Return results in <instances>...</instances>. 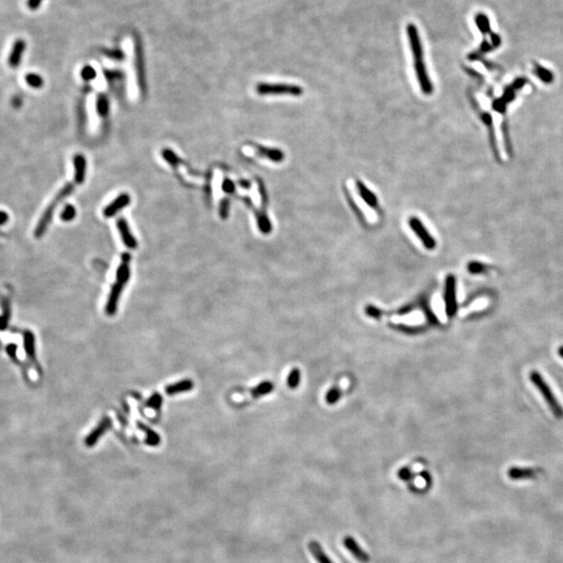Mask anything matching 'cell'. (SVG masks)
Returning a JSON list of instances; mask_svg holds the SVG:
<instances>
[{
    "instance_id": "6da1fadb",
    "label": "cell",
    "mask_w": 563,
    "mask_h": 563,
    "mask_svg": "<svg viewBox=\"0 0 563 563\" xmlns=\"http://www.w3.org/2000/svg\"><path fill=\"white\" fill-rule=\"evenodd\" d=\"M130 260L131 257L129 253L122 254L121 261L116 271V282L112 286L106 306V313L109 316H114L117 312L119 298L130 276Z\"/></svg>"
},
{
    "instance_id": "7a4b0ae2",
    "label": "cell",
    "mask_w": 563,
    "mask_h": 563,
    "mask_svg": "<svg viewBox=\"0 0 563 563\" xmlns=\"http://www.w3.org/2000/svg\"><path fill=\"white\" fill-rule=\"evenodd\" d=\"M529 378H530V381L532 382V384L536 387V389L539 391L540 394L542 395L543 399L546 400L547 405L549 406L550 410L552 411V413L554 414V416L557 418H563V408L560 405V403L558 402V399L556 398L555 394L553 393L550 385L547 383L546 380L543 379V377L538 373L537 370H533V371H531Z\"/></svg>"
},
{
    "instance_id": "3957f363",
    "label": "cell",
    "mask_w": 563,
    "mask_h": 563,
    "mask_svg": "<svg viewBox=\"0 0 563 563\" xmlns=\"http://www.w3.org/2000/svg\"><path fill=\"white\" fill-rule=\"evenodd\" d=\"M73 190H74V185L69 183V184H67L65 187H63L60 192L56 194V196L54 197V199L52 200L51 204L49 205V207L46 209V211L44 212L43 216L40 219L39 223H38V225H37L36 233H35L36 237L39 238L45 233L47 226L49 225V223L51 221V218H52V214L54 212V210L56 209V207H58V205L62 202L64 198H66L67 196H69L73 192Z\"/></svg>"
},
{
    "instance_id": "277c9868",
    "label": "cell",
    "mask_w": 563,
    "mask_h": 563,
    "mask_svg": "<svg viewBox=\"0 0 563 563\" xmlns=\"http://www.w3.org/2000/svg\"><path fill=\"white\" fill-rule=\"evenodd\" d=\"M257 92L261 95L289 94L293 95V96H300V95L303 94V90L302 87L297 85L261 83L257 86Z\"/></svg>"
},
{
    "instance_id": "5b68a950",
    "label": "cell",
    "mask_w": 563,
    "mask_h": 563,
    "mask_svg": "<svg viewBox=\"0 0 563 563\" xmlns=\"http://www.w3.org/2000/svg\"><path fill=\"white\" fill-rule=\"evenodd\" d=\"M135 67H136V73H137L140 91L142 95H145L147 87L145 63H144V54H143L142 43L139 36L135 37Z\"/></svg>"
},
{
    "instance_id": "8992f818",
    "label": "cell",
    "mask_w": 563,
    "mask_h": 563,
    "mask_svg": "<svg viewBox=\"0 0 563 563\" xmlns=\"http://www.w3.org/2000/svg\"><path fill=\"white\" fill-rule=\"evenodd\" d=\"M445 312L450 318L454 317L457 313V299H456V278L453 274H448L445 279L444 290Z\"/></svg>"
},
{
    "instance_id": "52a82bcc",
    "label": "cell",
    "mask_w": 563,
    "mask_h": 563,
    "mask_svg": "<svg viewBox=\"0 0 563 563\" xmlns=\"http://www.w3.org/2000/svg\"><path fill=\"white\" fill-rule=\"evenodd\" d=\"M409 226L411 227V230L416 234V236L421 239V241L423 242V244L425 245V247L427 250H434L436 247V241L433 238V236L428 232L427 227L425 226V224L421 221V219L412 216L409 218Z\"/></svg>"
},
{
    "instance_id": "ba28073f",
    "label": "cell",
    "mask_w": 563,
    "mask_h": 563,
    "mask_svg": "<svg viewBox=\"0 0 563 563\" xmlns=\"http://www.w3.org/2000/svg\"><path fill=\"white\" fill-rule=\"evenodd\" d=\"M407 34L409 38V44L411 47L412 55L414 58V63H423L424 62V51H423V45L421 42V38H419L417 27L413 24L410 23L407 26Z\"/></svg>"
},
{
    "instance_id": "9c48e42d",
    "label": "cell",
    "mask_w": 563,
    "mask_h": 563,
    "mask_svg": "<svg viewBox=\"0 0 563 563\" xmlns=\"http://www.w3.org/2000/svg\"><path fill=\"white\" fill-rule=\"evenodd\" d=\"M22 335H23V342H24V349L26 352V356L28 361L31 362V364L36 368L37 373H39L40 375L42 374L41 371V366L39 365V362H38L37 358H36V346H35V335L33 334V332L25 330L22 332Z\"/></svg>"
},
{
    "instance_id": "30bf717a",
    "label": "cell",
    "mask_w": 563,
    "mask_h": 563,
    "mask_svg": "<svg viewBox=\"0 0 563 563\" xmlns=\"http://www.w3.org/2000/svg\"><path fill=\"white\" fill-rule=\"evenodd\" d=\"M112 427V419L109 416H103L99 422L98 426L94 428V430L85 438V444L88 447H92L98 442L100 437L106 434Z\"/></svg>"
},
{
    "instance_id": "8fae6325",
    "label": "cell",
    "mask_w": 563,
    "mask_h": 563,
    "mask_svg": "<svg viewBox=\"0 0 563 563\" xmlns=\"http://www.w3.org/2000/svg\"><path fill=\"white\" fill-rule=\"evenodd\" d=\"M130 203V196L127 193H122L120 195L117 196V198L115 200H113V202L107 206L106 208L103 209V216L110 218L113 217L114 215H116L120 210L125 209L126 207H128Z\"/></svg>"
},
{
    "instance_id": "7c38bea8",
    "label": "cell",
    "mask_w": 563,
    "mask_h": 563,
    "mask_svg": "<svg viewBox=\"0 0 563 563\" xmlns=\"http://www.w3.org/2000/svg\"><path fill=\"white\" fill-rule=\"evenodd\" d=\"M116 224H117L118 231H119V233H120V235H121L122 241H123V243L126 244V246L128 247V249H130V250L137 249L138 242H137V240L135 239V237L132 236V234H131V232H130V226H129V224H128L126 219L122 218V217H121V218H118Z\"/></svg>"
},
{
    "instance_id": "4fadbf2b",
    "label": "cell",
    "mask_w": 563,
    "mask_h": 563,
    "mask_svg": "<svg viewBox=\"0 0 563 563\" xmlns=\"http://www.w3.org/2000/svg\"><path fill=\"white\" fill-rule=\"evenodd\" d=\"M343 545H345L346 549H347L350 552V554L360 562L367 563L370 560L369 555L359 546V543L351 536H346L343 538Z\"/></svg>"
},
{
    "instance_id": "5bb4252c",
    "label": "cell",
    "mask_w": 563,
    "mask_h": 563,
    "mask_svg": "<svg viewBox=\"0 0 563 563\" xmlns=\"http://www.w3.org/2000/svg\"><path fill=\"white\" fill-rule=\"evenodd\" d=\"M538 472L535 469H529V467H511L508 470V476L512 480H524L536 478Z\"/></svg>"
},
{
    "instance_id": "9a60e30c",
    "label": "cell",
    "mask_w": 563,
    "mask_h": 563,
    "mask_svg": "<svg viewBox=\"0 0 563 563\" xmlns=\"http://www.w3.org/2000/svg\"><path fill=\"white\" fill-rule=\"evenodd\" d=\"M25 46H26L25 42L21 39L17 40L14 43L12 51H11V53H9V56H8V64H9V66L13 67V68H16V67L20 65V63L22 61V56H23L24 50H25Z\"/></svg>"
},
{
    "instance_id": "2e32d148",
    "label": "cell",
    "mask_w": 563,
    "mask_h": 563,
    "mask_svg": "<svg viewBox=\"0 0 563 563\" xmlns=\"http://www.w3.org/2000/svg\"><path fill=\"white\" fill-rule=\"evenodd\" d=\"M356 186H357L359 195L366 203V205H368L371 208H377L378 204H379V200H378L376 194L373 192V191L369 190L367 188V186L359 179L356 180Z\"/></svg>"
},
{
    "instance_id": "e0dca14e",
    "label": "cell",
    "mask_w": 563,
    "mask_h": 563,
    "mask_svg": "<svg viewBox=\"0 0 563 563\" xmlns=\"http://www.w3.org/2000/svg\"><path fill=\"white\" fill-rule=\"evenodd\" d=\"M254 148L257 150V154L259 155L260 157H264V158L268 159L272 162H282L285 158L284 152L281 149L270 148V147H266V146L258 145V144H255Z\"/></svg>"
},
{
    "instance_id": "ac0fdd59",
    "label": "cell",
    "mask_w": 563,
    "mask_h": 563,
    "mask_svg": "<svg viewBox=\"0 0 563 563\" xmlns=\"http://www.w3.org/2000/svg\"><path fill=\"white\" fill-rule=\"evenodd\" d=\"M194 387V383L190 379H185L183 381H179L176 382V383L173 384H170L167 385L165 388V392L168 395H175L178 393H183V392H188V391H191Z\"/></svg>"
},
{
    "instance_id": "d6986e66",
    "label": "cell",
    "mask_w": 563,
    "mask_h": 563,
    "mask_svg": "<svg viewBox=\"0 0 563 563\" xmlns=\"http://www.w3.org/2000/svg\"><path fill=\"white\" fill-rule=\"evenodd\" d=\"M0 304H1L2 314L0 316V331H5L7 324L11 318V301L6 295L0 297Z\"/></svg>"
},
{
    "instance_id": "ffe728a7",
    "label": "cell",
    "mask_w": 563,
    "mask_h": 563,
    "mask_svg": "<svg viewBox=\"0 0 563 563\" xmlns=\"http://www.w3.org/2000/svg\"><path fill=\"white\" fill-rule=\"evenodd\" d=\"M137 427L140 429V430L145 434V443L149 446H158L161 443V437L160 435L155 432L154 430H151V429L144 425L141 422L137 423Z\"/></svg>"
},
{
    "instance_id": "44dd1931",
    "label": "cell",
    "mask_w": 563,
    "mask_h": 563,
    "mask_svg": "<svg viewBox=\"0 0 563 563\" xmlns=\"http://www.w3.org/2000/svg\"><path fill=\"white\" fill-rule=\"evenodd\" d=\"M74 169H75V174H74V179H75V183L76 184H83L84 180H85V174H86V159L84 156L82 155H78L74 157Z\"/></svg>"
},
{
    "instance_id": "7402d4cb",
    "label": "cell",
    "mask_w": 563,
    "mask_h": 563,
    "mask_svg": "<svg viewBox=\"0 0 563 563\" xmlns=\"http://www.w3.org/2000/svg\"><path fill=\"white\" fill-rule=\"evenodd\" d=\"M309 550L314 558L317 560L318 563H333L330 557L324 553L322 548L320 547L317 541H310L309 542Z\"/></svg>"
},
{
    "instance_id": "603a6c76",
    "label": "cell",
    "mask_w": 563,
    "mask_h": 563,
    "mask_svg": "<svg viewBox=\"0 0 563 563\" xmlns=\"http://www.w3.org/2000/svg\"><path fill=\"white\" fill-rule=\"evenodd\" d=\"M273 390V384L270 383V382H263V383H260L258 386L252 388L251 391V394L253 397L257 398V397H260L263 396L265 394H268L269 392Z\"/></svg>"
},
{
    "instance_id": "cb8c5ba5",
    "label": "cell",
    "mask_w": 563,
    "mask_h": 563,
    "mask_svg": "<svg viewBox=\"0 0 563 563\" xmlns=\"http://www.w3.org/2000/svg\"><path fill=\"white\" fill-rule=\"evenodd\" d=\"M475 22L476 27L479 28V31L483 34H490V22H489V19L488 17L486 16L483 13H479L476 14V18H475Z\"/></svg>"
},
{
    "instance_id": "d4e9b609",
    "label": "cell",
    "mask_w": 563,
    "mask_h": 563,
    "mask_svg": "<svg viewBox=\"0 0 563 563\" xmlns=\"http://www.w3.org/2000/svg\"><path fill=\"white\" fill-rule=\"evenodd\" d=\"M96 110L98 115L101 117H107L110 110V102L107 97V95L99 94L96 100Z\"/></svg>"
},
{
    "instance_id": "484cf974",
    "label": "cell",
    "mask_w": 563,
    "mask_h": 563,
    "mask_svg": "<svg viewBox=\"0 0 563 563\" xmlns=\"http://www.w3.org/2000/svg\"><path fill=\"white\" fill-rule=\"evenodd\" d=\"M534 72H535V74L543 83H548V84L552 83V81H553L552 72L546 68H543L542 66H540L537 63L534 64Z\"/></svg>"
},
{
    "instance_id": "4316f807",
    "label": "cell",
    "mask_w": 563,
    "mask_h": 563,
    "mask_svg": "<svg viewBox=\"0 0 563 563\" xmlns=\"http://www.w3.org/2000/svg\"><path fill=\"white\" fill-rule=\"evenodd\" d=\"M162 405H163V397H162V395L158 392H155L154 394H151V396L147 399V402L145 404V406L147 408L156 410V411H159L162 407Z\"/></svg>"
},
{
    "instance_id": "83f0119b",
    "label": "cell",
    "mask_w": 563,
    "mask_h": 563,
    "mask_svg": "<svg viewBox=\"0 0 563 563\" xmlns=\"http://www.w3.org/2000/svg\"><path fill=\"white\" fill-rule=\"evenodd\" d=\"M467 270L474 274L485 273L486 270H487V266L480 262H470L469 265H467Z\"/></svg>"
},
{
    "instance_id": "f1b7e54d",
    "label": "cell",
    "mask_w": 563,
    "mask_h": 563,
    "mask_svg": "<svg viewBox=\"0 0 563 563\" xmlns=\"http://www.w3.org/2000/svg\"><path fill=\"white\" fill-rule=\"evenodd\" d=\"M300 380H301V373H300V369L298 368H294L291 370L290 375L288 376L287 379V384L290 388H295L298 387V385L300 384Z\"/></svg>"
},
{
    "instance_id": "f546056e",
    "label": "cell",
    "mask_w": 563,
    "mask_h": 563,
    "mask_svg": "<svg viewBox=\"0 0 563 563\" xmlns=\"http://www.w3.org/2000/svg\"><path fill=\"white\" fill-rule=\"evenodd\" d=\"M25 80H26V83L34 88H41L43 86V80H42L41 76L38 75V74H35V73L27 74Z\"/></svg>"
},
{
    "instance_id": "4dcf8cb0",
    "label": "cell",
    "mask_w": 563,
    "mask_h": 563,
    "mask_svg": "<svg viewBox=\"0 0 563 563\" xmlns=\"http://www.w3.org/2000/svg\"><path fill=\"white\" fill-rule=\"evenodd\" d=\"M76 215V211H75V208L71 205H67L64 210L62 211L61 214V218L63 219L64 221H70L72 219L75 217Z\"/></svg>"
},
{
    "instance_id": "1f68e13d",
    "label": "cell",
    "mask_w": 563,
    "mask_h": 563,
    "mask_svg": "<svg viewBox=\"0 0 563 563\" xmlns=\"http://www.w3.org/2000/svg\"><path fill=\"white\" fill-rule=\"evenodd\" d=\"M228 213H230V199L223 198L220 203V207H219V216L222 219H226Z\"/></svg>"
},
{
    "instance_id": "d6a6232c",
    "label": "cell",
    "mask_w": 563,
    "mask_h": 563,
    "mask_svg": "<svg viewBox=\"0 0 563 563\" xmlns=\"http://www.w3.org/2000/svg\"><path fill=\"white\" fill-rule=\"evenodd\" d=\"M82 78L85 81H92L95 79V76H96V71L91 66H85L84 68L82 69Z\"/></svg>"
},
{
    "instance_id": "836d02e7",
    "label": "cell",
    "mask_w": 563,
    "mask_h": 563,
    "mask_svg": "<svg viewBox=\"0 0 563 563\" xmlns=\"http://www.w3.org/2000/svg\"><path fill=\"white\" fill-rule=\"evenodd\" d=\"M340 393H341V392H340V390H339L338 388H336V387L333 388L332 390H330L329 392L327 393V396H326L327 402H328L329 404H335V403L337 402V400L339 399V397H340Z\"/></svg>"
},
{
    "instance_id": "e575fe53",
    "label": "cell",
    "mask_w": 563,
    "mask_h": 563,
    "mask_svg": "<svg viewBox=\"0 0 563 563\" xmlns=\"http://www.w3.org/2000/svg\"><path fill=\"white\" fill-rule=\"evenodd\" d=\"M222 190L223 192L227 193V194H231L235 192V184L232 179L225 177L222 182Z\"/></svg>"
},
{
    "instance_id": "d590c367",
    "label": "cell",
    "mask_w": 563,
    "mask_h": 563,
    "mask_svg": "<svg viewBox=\"0 0 563 563\" xmlns=\"http://www.w3.org/2000/svg\"><path fill=\"white\" fill-rule=\"evenodd\" d=\"M5 349H6V352L8 354L9 358H11V359L15 362L16 364H19V361H18L17 356H16L17 345H13V343H9V345H7V346H6Z\"/></svg>"
},
{
    "instance_id": "8d00e7d4",
    "label": "cell",
    "mask_w": 563,
    "mask_h": 563,
    "mask_svg": "<svg viewBox=\"0 0 563 563\" xmlns=\"http://www.w3.org/2000/svg\"><path fill=\"white\" fill-rule=\"evenodd\" d=\"M106 55H108L109 58L114 59V60H122L123 58H125V54H123V52L118 50V49L106 50Z\"/></svg>"
},
{
    "instance_id": "74e56055",
    "label": "cell",
    "mask_w": 563,
    "mask_h": 563,
    "mask_svg": "<svg viewBox=\"0 0 563 563\" xmlns=\"http://www.w3.org/2000/svg\"><path fill=\"white\" fill-rule=\"evenodd\" d=\"M398 476L402 480L407 481L411 478V471H410V469H408V467H403V469L398 472Z\"/></svg>"
},
{
    "instance_id": "f35d334b",
    "label": "cell",
    "mask_w": 563,
    "mask_h": 563,
    "mask_svg": "<svg viewBox=\"0 0 563 563\" xmlns=\"http://www.w3.org/2000/svg\"><path fill=\"white\" fill-rule=\"evenodd\" d=\"M42 1L43 0H27L26 4H27V7L32 9V11H36V9L40 7Z\"/></svg>"
},
{
    "instance_id": "ab89813d",
    "label": "cell",
    "mask_w": 563,
    "mask_h": 563,
    "mask_svg": "<svg viewBox=\"0 0 563 563\" xmlns=\"http://www.w3.org/2000/svg\"><path fill=\"white\" fill-rule=\"evenodd\" d=\"M491 40L493 43L494 47H498L501 44V38L499 35H495V34H491Z\"/></svg>"
},
{
    "instance_id": "60d3db41",
    "label": "cell",
    "mask_w": 563,
    "mask_h": 563,
    "mask_svg": "<svg viewBox=\"0 0 563 563\" xmlns=\"http://www.w3.org/2000/svg\"><path fill=\"white\" fill-rule=\"evenodd\" d=\"M7 219H8L7 214H6L5 212H1V211H0V224L5 223V222L7 221Z\"/></svg>"
},
{
    "instance_id": "b9f144b4",
    "label": "cell",
    "mask_w": 563,
    "mask_h": 563,
    "mask_svg": "<svg viewBox=\"0 0 563 563\" xmlns=\"http://www.w3.org/2000/svg\"><path fill=\"white\" fill-rule=\"evenodd\" d=\"M239 184H240V185H241V186H242L244 189H249V188L251 187V183H250V182H247V180H246V179L240 180Z\"/></svg>"
},
{
    "instance_id": "7bdbcfd3",
    "label": "cell",
    "mask_w": 563,
    "mask_h": 563,
    "mask_svg": "<svg viewBox=\"0 0 563 563\" xmlns=\"http://www.w3.org/2000/svg\"><path fill=\"white\" fill-rule=\"evenodd\" d=\"M558 355H559L560 358L563 359V346H561L558 348Z\"/></svg>"
}]
</instances>
